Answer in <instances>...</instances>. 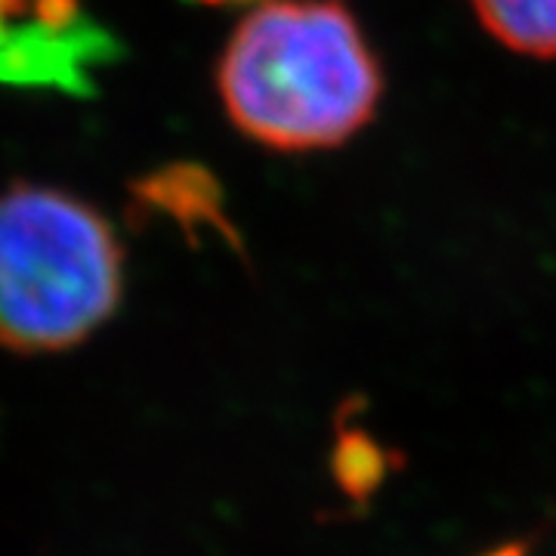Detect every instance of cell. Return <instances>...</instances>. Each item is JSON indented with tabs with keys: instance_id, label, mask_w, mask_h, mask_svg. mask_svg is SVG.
<instances>
[{
	"instance_id": "6da1fadb",
	"label": "cell",
	"mask_w": 556,
	"mask_h": 556,
	"mask_svg": "<svg viewBox=\"0 0 556 556\" xmlns=\"http://www.w3.org/2000/svg\"><path fill=\"white\" fill-rule=\"evenodd\" d=\"M219 97L244 137L281 152L340 146L375 118L380 62L340 0H269L219 60Z\"/></svg>"
},
{
	"instance_id": "7a4b0ae2",
	"label": "cell",
	"mask_w": 556,
	"mask_h": 556,
	"mask_svg": "<svg viewBox=\"0 0 556 556\" xmlns=\"http://www.w3.org/2000/svg\"><path fill=\"white\" fill-rule=\"evenodd\" d=\"M121 248L84 201L43 186L0 195V346L60 353L87 340L121 300Z\"/></svg>"
},
{
	"instance_id": "3957f363",
	"label": "cell",
	"mask_w": 556,
	"mask_h": 556,
	"mask_svg": "<svg viewBox=\"0 0 556 556\" xmlns=\"http://www.w3.org/2000/svg\"><path fill=\"white\" fill-rule=\"evenodd\" d=\"M115 53V38L84 13L53 16L40 10L35 22L16 25L0 16V84L53 87L87 97L97 68L112 62Z\"/></svg>"
},
{
	"instance_id": "277c9868",
	"label": "cell",
	"mask_w": 556,
	"mask_h": 556,
	"mask_svg": "<svg viewBox=\"0 0 556 556\" xmlns=\"http://www.w3.org/2000/svg\"><path fill=\"white\" fill-rule=\"evenodd\" d=\"M405 467V455L380 442L368 427L350 420V405H343L334 424V448H331V477L340 495L356 507H368L387 479Z\"/></svg>"
},
{
	"instance_id": "5b68a950",
	"label": "cell",
	"mask_w": 556,
	"mask_h": 556,
	"mask_svg": "<svg viewBox=\"0 0 556 556\" xmlns=\"http://www.w3.org/2000/svg\"><path fill=\"white\" fill-rule=\"evenodd\" d=\"M470 7L507 50L556 60V0H470Z\"/></svg>"
},
{
	"instance_id": "8992f818",
	"label": "cell",
	"mask_w": 556,
	"mask_h": 556,
	"mask_svg": "<svg viewBox=\"0 0 556 556\" xmlns=\"http://www.w3.org/2000/svg\"><path fill=\"white\" fill-rule=\"evenodd\" d=\"M479 556H532V538H514V541H504L492 551Z\"/></svg>"
},
{
	"instance_id": "52a82bcc",
	"label": "cell",
	"mask_w": 556,
	"mask_h": 556,
	"mask_svg": "<svg viewBox=\"0 0 556 556\" xmlns=\"http://www.w3.org/2000/svg\"><path fill=\"white\" fill-rule=\"evenodd\" d=\"M3 3V13H10V10H16V7H22L25 0H0Z\"/></svg>"
}]
</instances>
